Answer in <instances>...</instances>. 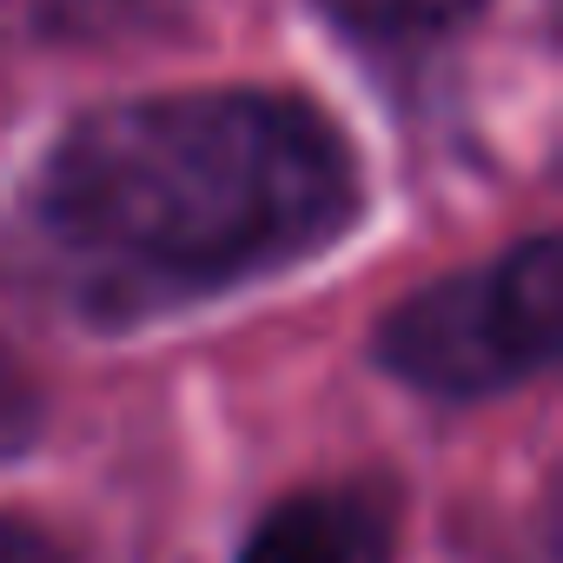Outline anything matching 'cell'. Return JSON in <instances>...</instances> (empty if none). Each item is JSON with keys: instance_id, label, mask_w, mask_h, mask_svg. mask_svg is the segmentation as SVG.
I'll return each mask as SVG.
<instances>
[{"instance_id": "5", "label": "cell", "mask_w": 563, "mask_h": 563, "mask_svg": "<svg viewBox=\"0 0 563 563\" xmlns=\"http://www.w3.org/2000/svg\"><path fill=\"white\" fill-rule=\"evenodd\" d=\"M34 431H41V398L8 358H0V457H14Z\"/></svg>"}, {"instance_id": "3", "label": "cell", "mask_w": 563, "mask_h": 563, "mask_svg": "<svg viewBox=\"0 0 563 563\" xmlns=\"http://www.w3.org/2000/svg\"><path fill=\"white\" fill-rule=\"evenodd\" d=\"M398 517L378 484L299 490L245 537L239 563H391Z\"/></svg>"}, {"instance_id": "6", "label": "cell", "mask_w": 563, "mask_h": 563, "mask_svg": "<svg viewBox=\"0 0 563 563\" xmlns=\"http://www.w3.org/2000/svg\"><path fill=\"white\" fill-rule=\"evenodd\" d=\"M0 563H60L54 537L27 517H0Z\"/></svg>"}, {"instance_id": "1", "label": "cell", "mask_w": 563, "mask_h": 563, "mask_svg": "<svg viewBox=\"0 0 563 563\" xmlns=\"http://www.w3.org/2000/svg\"><path fill=\"white\" fill-rule=\"evenodd\" d=\"M358 159L299 93L192 87L93 107L41 166L34 212L100 319L212 299L325 252L358 219Z\"/></svg>"}, {"instance_id": "2", "label": "cell", "mask_w": 563, "mask_h": 563, "mask_svg": "<svg viewBox=\"0 0 563 563\" xmlns=\"http://www.w3.org/2000/svg\"><path fill=\"white\" fill-rule=\"evenodd\" d=\"M563 339V245L550 232L451 272L378 325V365L411 391L471 405L543 372Z\"/></svg>"}, {"instance_id": "4", "label": "cell", "mask_w": 563, "mask_h": 563, "mask_svg": "<svg viewBox=\"0 0 563 563\" xmlns=\"http://www.w3.org/2000/svg\"><path fill=\"white\" fill-rule=\"evenodd\" d=\"M319 8L365 41H405V34H438L451 21H464L477 0H319Z\"/></svg>"}]
</instances>
